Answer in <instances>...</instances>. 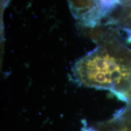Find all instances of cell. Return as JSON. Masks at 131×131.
<instances>
[{
	"label": "cell",
	"mask_w": 131,
	"mask_h": 131,
	"mask_svg": "<svg viewBox=\"0 0 131 131\" xmlns=\"http://www.w3.org/2000/svg\"><path fill=\"white\" fill-rule=\"evenodd\" d=\"M72 9L74 10L76 15H80L83 11L91 10L94 12L98 7V0H68Z\"/></svg>",
	"instance_id": "obj_1"
},
{
	"label": "cell",
	"mask_w": 131,
	"mask_h": 131,
	"mask_svg": "<svg viewBox=\"0 0 131 131\" xmlns=\"http://www.w3.org/2000/svg\"><path fill=\"white\" fill-rule=\"evenodd\" d=\"M126 111V107H122L120 109H119L118 111H117L113 115V118L111 120H114V119L118 118L119 117H120L121 116L123 115L124 112Z\"/></svg>",
	"instance_id": "obj_2"
},
{
	"label": "cell",
	"mask_w": 131,
	"mask_h": 131,
	"mask_svg": "<svg viewBox=\"0 0 131 131\" xmlns=\"http://www.w3.org/2000/svg\"><path fill=\"white\" fill-rule=\"evenodd\" d=\"M82 131H98L97 130H96L93 127H88L87 126L84 125V127H82L81 128Z\"/></svg>",
	"instance_id": "obj_3"
},
{
	"label": "cell",
	"mask_w": 131,
	"mask_h": 131,
	"mask_svg": "<svg viewBox=\"0 0 131 131\" xmlns=\"http://www.w3.org/2000/svg\"><path fill=\"white\" fill-rule=\"evenodd\" d=\"M118 131H129V130H128V129L127 128H123V129H120V130H118Z\"/></svg>",
	"instance_id": "obj_4"
},
{
	"label": "cell",
	"mask_w": 131,
	"mask_h": 131,
	"mask_svg": "<svg viewBox=\"0 0 131 131\" xmlns=\"http://www.w3.org/2000/svg\"><path fill=\"white\" fill-rule=\"evenodd\" d=\"M129 13H130V14H129V15L127 16H128L129 19H130V20L131 21V10L130 11V12H129ZM127 16H126V17H127Z\"/></svg>",
	"instance_id": "obj_5"
},
{
	"label": "cell",
	"mask_w": 131,
	"mask_h": 131,
	"mask_svg": "<svg viewBox=\"0 0 131 131\" xmlns=\"http://www.w3.org/2000/svg\"><path fill=\"white\" fill-rule=\"evenodd\" d=\"M5 1H8V0H5Z\"/></svg>",
	"instance_id": "obj_6"
}]
</instances>
